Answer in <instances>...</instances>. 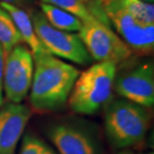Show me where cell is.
<instances>
[{
	"label": "cell",
	"mask_w": 154,
	"mask_h": 154,
	"mask_svg": "<svg viewBox=\"0 0 154 154\" xmlns=\"http://www.w3.org/2000/svg\"><path fill=\"white\" fill-rule=\"evenodd\" d=\"M34 71L29 101L38 113L55 112L62 110L80 75V70L70 63L50 53L33 57Z\"/></svg>",
	"instance_id": "6da1fadb"
},
{
	"label": "cell",
	"mask_w": 154,
	"mask_h": 154,
	"mask_svg": "<svg viewBox=\"0 0 154 154\" xmlns=\"http://www.w3.org/2000/svg\"><path fill=\"white\" fill-rule=\"evenodd\" d=\"M148 108L127 99H114L105 105L106 137L115 148H126L143 141L151 124Z\"/></svg>",
	"instance_id": "7a4b0ae2"
},
{
	"label": "cell",
	"mask_w": 154,
	"mask_h": 154,
	"mask_svg": "<svg viewBox=\"0 0 154 154\" xmlns=\"http://www.w3.org/2000/svg\"><path fill=\"white\" fill-rule=\"evenodd\" d=\"M117 65L99 62L80 73L68 100L69 107L80 115H92L108 104L114 89Z\"/></svg>",
	"instance_id": "3957f363"
},
{
	"label": "cell",
	"mask_w": 154,
	"mask_h": 154,
	"mask_svg": "<svg viewBox=\"0 0 154 154\" xmlns=\"http://www.w3.org/2000/svg\"><path fill=\"white\" fill-rule=\"evenodd\" d=\"M99 5L118 36L133 53L151 55L154 50V24L140 22L123 9L118 0H98Z\"/></svg>",
	"instance_id": "277c9868"
},
{
	"label": "cell",
	"mask_w": 154,
	"mask_h": 154,
	"mask_svg": "<svg viewBox=\"0 0 154 154\" xmlns=\"http://www.w3.org/2000/svg\"><path fill=\"white\" fill-rule=\"evenodd\" d=\"M29 16L38 39L51 55L79 65L92 63V57L78 33L62 31L52 27L41 11L32 9Z\"/></svg>",
	"instance_id": "5b68a950"
},
{
	"label": "cell",
	"mask_w": 154,
	"mask_h": 154,
	"mask_svg": "<svg viewBox=\"0 0 154 154\" xmlns=\"http://www.w3.org/2000/svg\"><path fill=\"white\" fill-rule=\"evenodd\" d=\"M78 35L93 60L113 63L128 61L133 51L112 29L99 21L82 22Z\"/></svg>",
	"instance_id": "8992f818"
},
{
	"label": "cell",
	"mask_w": 154,
	"mask_h": 154,
	"mask_svg": "<svg viewBox=\"0 0 154 154\" xmlns=\"http://www.w3.org/2000/svg\"><path fill=\"white\" fill-rule=\"evenodd\" d=\"M114 90L122 99L146 108L154 105V63L142 60L116 74Z\"/></svg>",
	"instance_id": "52a82bcc"
},
{
	"label": "cell",
	"mask_w": 154,
	"mask_h": 154,
	"mask_svg": "<svg viewBox=\"0 0 154 154\" xmlns=\"http://www.w3.org/2000/svg\"><path fill=\"white\" fill-rule=\"evenodd\" d=\"M47 134L59 154H102L98 136L82 121L57 122L49 127Z\"/></svg>",
	"instance_id": "ba28073f"
},
{
	"label": "cell",
	"mask_w": 154,
	"mask_h": 154,
	"mask_svg": "<svg viewBox=\"0 0 154 154\" xmlns=\"http://www.w3.org/2000/svg\"><path fill=\"white\" fill-rule=\"evenodd\" d=\"M34 71V61L30 50L20 44L5 56L4 92L11 103L22 104L30 91Z\"/></svg>",
	"instance_id": "9c48e42d"
},
{
	"label": "cell",
	"mask_w": 154,
	"mask_h": 154,
	"mask_svg": "<svg viewBox=\"0 0 154 154\" xmlns=\"http://www.w3.org/2000/svg\"><path fill=\"white\" fill-rule=\"evenodd\" d=\"M31 116V109L22 104L11 102L0 108V154H15Z\"/></svg>",
	"instance_id": "30bf717a"
},
{
	"label": "cell",
	"mask_w": 154,
	"mask_h": 154,
	"mask_svg": "<svg viewBox=\"0 0 154 154\" xmlns=\"http://www.w3.org/2000/svg\"><path fill=\"white\" fill-rule=\"evenodd\" d=\"M0 6L10 14L22 37V42L28 46L33 57L43 53H49L38 39L28 13L22 8L7 3H0Z\"/></svg>",
	"instance_id": "8fae6325"
},
{
	"label": "cell",
	"mask_w": 154,
	"mask_h": 154,
	"mask_svg": "<svg viewBox=\"0 0 154 154\" xmlns=\"http://www.w3.org/2000/svg\"><path fill=\"white\" fill-rule=\"evenodd\" d=\"M38 5L41 13L52 27L69 33L80 31L82 22L76 17L49 4L41 2Z\"/></svg>",
	"instance_id": "7c38bea8"
},
{
	"label": "cell",
	"mask_w": 154,
	"mask_h": 154,
	"mask_svg": "<svg viewBox=\"0 0 154 154\" xmlns=\"http://www.w3.org/2000/svg\"><path fill=\"white\" fill-rule=\"evenodd\" d=\"M22 42V37L10 14L0 6V45L5 56Z\"/></svg>",
	"instance_id": "4fadbf2b"
},
{
	"label": "cell",
	"mask_w": 154,
	"mask_h": 154,
	"mask_svg": "<svg viewBox=\"0 0 154 154\" xmlns=\"http://www.w3.org/2000/svg\"><path fill=\"white\" fill-rule=\"evenodd\" d=\"M42 3L49 4L66 11L76 17L82 22H92L98 21L89 11L86 4L80 0H40Z\"/></svg>",
	"instance_id": "5bb4252c"
},
{
	"label": "cell",
	"mask_w": 154,
	"mask_h": 154,
	"mask_svg": "<svg viewBox=\"0 0 154 154\" xmlns=\"http://www.w3.org/2000/svg\"><path fill=\"white\" fill-rule=\"evenodd\" d=\"M121 6L140 22L154 24V5L142 0H118Z\"/></svg>",
	"instance_id": "9a60e30c"
},
{
	"label": "cell",
	"mask_w": 154,
	"mask_h": 154,
	"mask_svg": "<svg viewBox=\"0 0 154 154\" xmlns=\"http://www.w3.org/2000/svg\"><path fill=\"white\" fill-rule=\"evenodd\" d=\"M19 154H57L38 136L27 134L22 142Z\"/></svg>",
	"instance_id": "2e32d148"
},
{
	"label": "cell",
	"mask_w": 154,
	"mask_h": 154,
	"mask_svg": "<svg viewBox=\"0 0 154 154\" xmlns=\"http://www.w3.org/2000/svg\"><path fill=\"white\" fill-rule=\"evenodd\" d=\"M5 54L0 45V108L4 103V69H5Z\"/></svg>",
	"instance_id": "e0dca14e"
},
{
	"label": "cell",
	"mask_w": 154,
	"mask_h": 154,
	"mask_svg": "<svg viewBox=\"0 0 154 154\" xmlns=\"http://www.w3.org/2000/svg\"><path fill=\"white\" fill-rule=\"evenodd\" d=\"M32 2L33 0H0V3H7L22 9L23 7H27Z\"/></svg>",
	"instance_id": "ac0fdd59"
},
{
	"label": "cell",
	"mask_w": 154,
	"mask_h": 154,
	"mask_svg": "<svg viewBox=\"0 0 154 154\" xmlns=\"http://www.w3.org/2000/svg\"><path fill=\"white\" fill-rule=\"evenodd\" d=\"M80 1H82V3H84V4H88V3H89L90 1H92V0H80Z\"/></svg>",
	"instance_id": "d6986e66"
},
{
	"label": "cell",
	"mask_w": 154,
	"mask_h": 154,
	"mask_svg": "<svg viewBox=\"0 0 154 154\" xmlns=\"http://www.w3.org/2000/svg\"><path fill=\"white\" fill-rule=\"evenodd\" d=\"M145 2H147V3H153V0H142Z\"/></svg>",
	"instance_id": "ffe728a7"
},
{
	"label": "cell",
	"mask_w": 154,
	"mask_h": 154,
	"mask_svg": "<svg viewBox=\"0 0 154 154\" xmlns=\"http://www.w3.org/2000/svg\"><path fill=\"white\" fill-rule=\"evenodd\" d=\"M143 154H154L153 152H146V153H143Z\"/></svg>",
	"instance_id": "44dd1931"
},
{
	"label": "cell",
	"mask_w": 154,
	"mask_h": 154,
	"mask_svg": "<svg viewBox=\"0 0 154 154\" xmlns=\"http://www.w3.org/2000/svg\"><path fill=\"white\" fill-rule=\"evenodd\" d=\"M120 154H129V153H120Z\"/></svg>",
	"instance_id": "7402d4cb"
}]
</instances>
